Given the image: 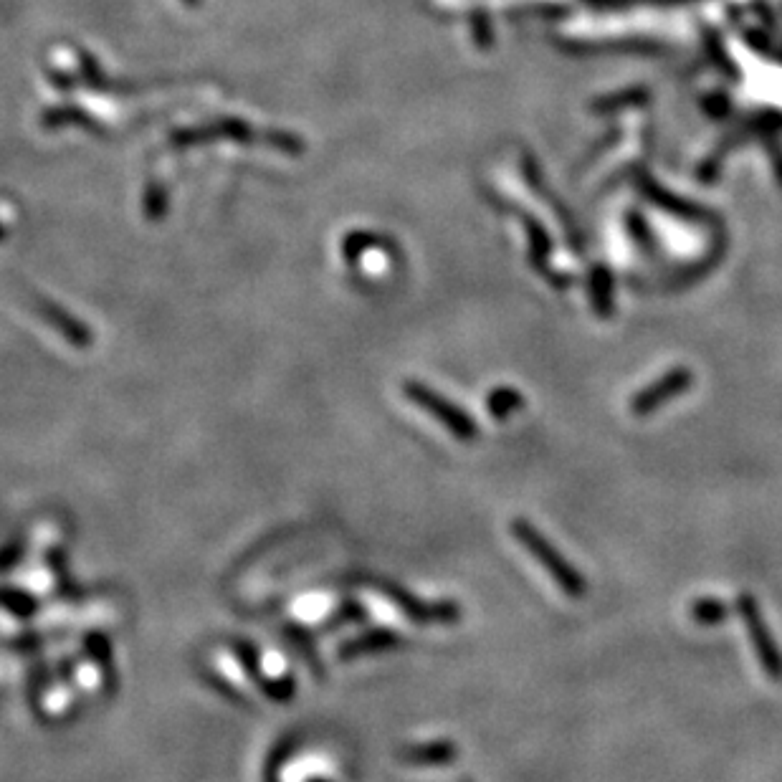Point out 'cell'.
Wrapping results in <instances>:
<instances>
[{
    "instance_id": "8",
    "label": "cell",
    "mask_w": 782,
    "mask_h": 782,
    "mask_svg": "<svg viewBox=\"0 0 782 782\" xmlns=\"http://www.w3.org/2000/svg\"><path fill=\"white\" fill-rule=\"evenodd\" d=\"M689 615L696 626L714 628V626H722V623L727 621L729 615H732V608H729L722 598L707 595V598H696L694 603H691Z\"/></svg>"
},
{
    "instance_id": "2",
    "label": "cell",
    "mask_w": 782,
    "mask_h": 782,
    "mask_svg": "<svg viewBox=\"0 0 782 782\" xmlns=\"http://www.w3.org/2000/svg\"><path fill=\"white\" fill-rule=\"evenodd\" d=\"M355 580V585H365L375 593H383L408 621L418 623V626H454L464 618V608L456 600H423L395 580L380 578V575H357Z\"/></svg>"
},
{
    "instance_id": "12",
    "label": "cell",
    "mask_w": 782,
    "mask_h": 782,
    "mask_svg": "<svg viewBox=\"0 0 782 782\" xmlns=\"http://www.w3.org/2000/svg\"><path fill=\"white\" fill-rule=\"evenodd\" d=\"M464 782H471V780H464Z\"/></svg>"
},
{
    "instance_id": "11",
    "label": "cell",
    "mask_w": 782,
    "mask_h": 782,
    "mask_svg": "<svg viewBox=\"0 0 782 782\" xmlns=\"http://www.w3.org/2000/svg\"><path fill=\"white\" fill-rule=\"evenodd\" d=\"M312 782H327V780H312Z\"/></svg>"
},
{
    "instance_id": "7",
    "label": "cell",
    "mask_w": 782,
    "mask_h": 782,
    "mask_svg": "<svg viewBox=\"0 0 782 782\" xmlns=\"http://www.w3.org/2000/svg\"><path fill=\"white\" fill-rule=\"evenodd\" d=\"M461 750L454 739H431V742H416L398 752L400 760L408 767H448L459 760Z\"/></svg>"
},
{
    "instance_id": "9",
    "label": "cell",
    "mask_w": 782,
    "mask_h": 782,
    "mask_svg": "<svg viewBox=\"0 0 782 782\" xmlns=\"http://www.w3.org/2000/svg\"><path fill=\"white\" fill-rule=\"evenodd\" d=\"M524 405V395H519L517 390L512 388H497V390H491L489 400H486V408H489V413L494 418H497L499 423L507 421L512 413H517V410H522Z\"/></svg>"
},
{
    "instance_id": "4",
    "label": "cell",
    "mask_w": 782,
    "mask_h": 782,
    "mask_svg": "<svg viewBox=\"0 0 782 782\" xmlns=\"http://www.w3.org/2000/svg\"><path fill=\"white\" fill-rule=\"evenodd\" d=\"M737 613L742 618L747 628V636H750L752 648H755V656L760 661L762 671L770 676L772 681H782V651L777 646L775 636H772L770 626H767L765 615H762L760 603L752 593H739L737 595Z\"/></svg>"
},
{
    "instance_id": "5",
    "label": "cell",
    "mask_w": 782,
    "mask_h": 782,
    "mask_svg": "<svg viewBox=\"0 0 782 782\" xmlns=\"http://www.w3.org/2000/svg\"><path fill=\"white\" fill-rule=\"evenodd\" d=\"M694 383V375L686 367H676L671 373H666L664 378H658L656 383H651L648 388L638 390L631 400V413L638 418H646L651 413H656L658 408H664L666 403L676 398V395L686 393Z\"/></svg>"
},
{
    "instance_id": "6",
    "label": "cell",
    "mask_w": 782,
    "mask_h": 782,
    "mask_svg": "<svg viewBox=\"0 0 782 782\" xmlns=\"http://www.w3.org/2000/svg\"><path fill=\"white\" fill-rule=\"evenodd\" d=\"M400 646H405V638L400 633L390 631V628H370V631L342 643L337 648V658L340 661H355V658L373 656V653L395 651Z\"/></svg>"
},
{
    "instance_id": "3",
    "label": "cell",
    "mask_w": 782,
    "mask_h": 782,
    "mask_svg": "<svg viewBox=\"0 0 782 782\" xmlns=\"http://www.w3.org/2000/svg\"><path fill=\"white\" fill-rule=\"evenodd\" d=\"M403 390L410 403L426 410L428 416L436 418V423H441V426L446 428L451 436L459 438L461 443H471L479 438V423L474 421V416H471L469 410L451 403L446 395L436 393V390L418 383V380H408V383L403 385Z\"/></svg>"
},
{
    "instance_id": "10",
    "label": "cell",
    "mask_w": 782,
    "mask_h": 782,
    "mask_svg": "<svg viewBox=\"0 0 782 782\" xmlns=\"http://www.w3.org/2000/svg\"><path fill=\"white\" fill-rule=\"evenodd\" d=\"M365 618H367V610L362 608L360 603H355V600H347V603L342 605L332 618H329V623H332V628H335V626H347V623H360L365 621Z\"/></svg>"
},
{
    "instance_id": "1",
    "label": "cell",
    "mask_w": 782,
    "mask_h": 782,
    "mask_svg": "<svg viewBox=\"0 0 782 782\" xmlns=\"http://www.w3.org/2000/svg\"><path fill=\"white\" fill-rule=\"evenodd\" d=\"M512 534L514 540L529 552V555L537 560V565L545 567L547 575L552 578V583L567 595V598H585L588 595V578H585L583 572L578 567L572 565L550 540H547L545 534L540 529L534 527L529 519L524 517H514L512 519Z\"/></svg>"
}]
</instances>
